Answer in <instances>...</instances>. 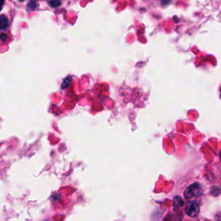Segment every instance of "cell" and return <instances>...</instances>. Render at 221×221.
I'll list each match as a JSON object with an SVG mask.
<instances>
[{"mask_svg":"<svg viewBox=\"0 0 221 221\" xmlns=\"http://www.w3.org/2000/svg\"><path fill=\"white\" fill-rule=\"evenodd\" d=\"M202 192L203 190L201 185L198 182H195L187 188L184 192V196L185 199H190L193 197L200 196L202 194Z\"/></svg>","mask_w":221,"mask_h":221,"instance_id":"obj_1","label":"cell"},{"mask_svg":"<svg viewBox=\"0 0 221 221\" xmlns=\"http://www.w3.org/2000/svg\"><path fill=\"white\" fill-rule=\"evenodd\" d=\"M186 214L191 217H196L200 213V208L198 204L194 201H190L185 206Z\"/></svg>","mask_w":221,"mask_h":221,"instance_id":"obj_2","label":"cell"},{"mask_svg":"<svg viewBox=\"0 0 221 221\" xmlns=\"http://www.w3.org/2000/svg\"><path fill=\"white\" fill-rule=\"evenodd\" d=\"M183 205H184V202L180 196H175L174 198V204H173L174 209H176L177 208L182 206Z\"/></svg>","mask_w":221,"mask_h":221,"instance_id":"obj_3","label":"cell"},{"mask_svg":"<svg viewBox=\"0 0 221 221\" xmlns=\"http://www.w3.org/2000/svg\"><path fill=\"white\" fill-rule=\"evenodd\" d=\"M9 24V20L5 16L2 15L0 17V27L2 30H5Z\"/></svg>","mask_w":221,"mask_h":221,"instance_id":"obj_4","label":"cell"},{"mask_svg":"<svg viewBox=\"0 0 221 221\" xmlns=\"http://www.w3.org/2000/svg\"><path fill=\"white\" fill-rule=\"evenodd\" d=\"M71 80H72V78L71 76H68V77H65L62 81V83L61 85L62 88L63 89H64L66 88H68L70 85V84L71 83Z\"/></svg>","mask_w":221,"mask_h":221,"instance_id":"obj_5","label":"cell"},{"mask_svg":"<svg viewBox=\"0 0 221 221\" xmlns=\"http://www.w3.org/2000/svg\"><path fill=\"white\" fill-rule=\"evenodd\" d=\"M49 3H50V6L52 7H57L61 5V2L59 0H52V1H51Z\"/></svg>","mask_w":221,"mask_h":221,"instance_id":"obj_6","label":"cell"},{"mask_svg":"<svg viewBox=\"0 0 221 221\" xmlns=\"http://www.w3.org/2000/svg\"><path fill=\"white\" fill-rule=\"evenodd\" d=\"M36 7V4L34 2H31L27 5V8L29 9L30 11H34Z\"/></svg>","mask_w":221,"mask_h":221,"instance_id":"obj_7","label":"cell"},{"mask_svg":"<svg viewBox=\"0 0 221 221\" xmlns=\"http://www.w3.org/2000/svg\"><path fill=\"white\" fill-rule=\"evenodd\" d=\"M5 38H7V35L5 34H2V40L4 41Z\"/></svg>","mask_w":221,"mask_h":221,"instance_id":"obj_8","label":"cell"},{"mask_svg":"<svg viewBox=\"0 0 221 221\" xmlns=\"http://www.w3.org/2000/svg\"><path fill=\"white\" fill-rule=\"evenodd\" d=\"M18 1H20V2H23V1H25V0H18Z\"/></svg>","mask_w":221,"mask_h":221,"instance_id":"obj_9","label":"cell"}]
</instances>
